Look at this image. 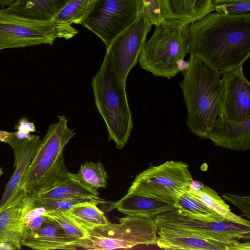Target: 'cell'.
Wrapping results in <instances>:
<instances>
[{"label":"cell","mask_w":250,"mask_h":250,"mask_svg":"<svg viewBox=\"0 0 250 250\" xmlns=\"http://www.w3.org/2000/svg\"><path fill=\"white\" fill-rule=\"evenodd\" d=\"M189 54L220 76L243 67L250 56V13H209L188 27Z\"/></svg>","instance_id":"6da1fadb"},{"label":"cell","mask_w":250,"mask_h":250,"mask_svg":"<svg viewBox=\"0 0 250 250\" xmlns=\"http://www.w3.org/2000/svg\"><path fill=\"white\" fill-rule=\"evenodd\" d=\"M188 61L179 83L187 110L186 123L192 133L208 139L221 113V76L195 56L190 55Z\"/></svg>","instance_id":"7a4b0ae2"},{"label":"cell","mask_w":250,"mask_h":250,"mask_svg":"<svg viewBox=\"0 0 250 250\" xmlns=\"http://www.w3.org/2000/svg\"><path fill=\"white\" fill-rule=\"evenodd\" d=\"M58 118V122L49 126L20 183V188L27 194L48 191L69 176L63 151L76 133L68 127L65 116Z\"/></svg>","instance_id":"3957f363"},{"label":"cell","mask_w":250,"mask_h":250,"mask_svg":"<svg viewBox=\"0 0 250 250\" xmlns=\"http://www.w3.org/2000/svg\"><path fill=\"white\" fill-rule=\"evenodd\" d=\"M91 83L95 105L106 125L108 140L121 149L126 145L132 129V116L126 83L119 79L106 55Z\"/></svg>","instance_id":"277c9868"},{"label":"cell","mask_w":250,"mask_h":250,"mask_svg":"<svg viewBox=\"0 0 250 250\" xmlns=\"http://www.w3.org/2000/svg\"><path fill=\"white\" fill-rule=\"evenodd\" d=\"M189 24L165 19L155 25L138 58L140 67L154 76L170 79L179 72V65L189 54Z\"/></svg>","instance_id":"5b68a950"},{"label":"cell","mask_w":250,"mask_h":250,"mask_svg":"<svg viewBox=\"0 0 250 250\" xmlns=\"http://www.w3.org/2000/svg\"><path fill=\"white\" fill-rule=\"evenodd\" d=\"M83 228L85 236L70 243L68 250L127 249L140 245H155L158 237L154 219L137 216L120 218L119 223L108 222L93 228Z\"/></svg>","instance_id":"8992f818"},{"label":"cell","mask_w":250,"mask_h":250,"mask_svg":"<svg viewBox=\"0 0 250 250\" xmlns=\"http://www.w3.org/2000/svg\"><path fill=\"white\" fill-rule=\"evenodd\" d=\"M160 236H190L219 241L250 240V226L227 220L211 221L176 208L154 218Z\"/></svg>","instance_id":"52a82bcc"},{"label":"cell","mask_w":250,"mask_h":250,"mask_svg":"<svg viewBox=\"0 0 250 250\" xmlns=\"http://www.w3.org/2000/svg\"><path fill=\"white\" fill-rule=\"evenodd\" d=\"M78 31L71 25L55 21L27 19L0 9V51L9 48L52 44L57 38L73 37Z\"/></svg>","instance_id":"ba28073f"},{"label":"cell","mask_w":250,"mask_h":250,"mask_svg":"<svg viewBox=\"0 0 250 250\" xmlns=\"http://www.w3.org/2000/svg\"><path fill=\"white\" fill-rule=\"evenodd\" d=\"M193 180L187 164L167 161L150 167L137 175L127 193L144 196L174 205Z\"/></svg>","instance_id":"9c48e42d"},{"label":"cell","mask_w":250,"mask_h":250,"mask_svg":"<svg viewBox=\"0 0 250 250\" xmlns=\"http://www.w3.org/2000/svg\"><path fill=\"white\" fill-rule=\"evenodd\" d=\"M138 16L136 0H95L80 24L96 34L106 47Z\"/></svg>","instance_id":"30bf717a"},{"label":"cell","mask_w":250,"mask_h":250,"mask_svg":"<svg viewBox=\"0 0 250 250\" xmlns=\"http://www.w3.org/2000/svg\"><path fill=\"white\" fill-rule=\"evenodd\" d=\"M152 25L142 15L118 35L106 47V55L119 79L126 83V78L138 58Z\"/></svg>","instance_id":"8fae6325"},{"label":"cell","mask_w":250,"mask_h":250,"mask_svg":"<svg viewBox=\"0 0 250 250\" xmlns=\"http://www.w3.org/2000/svg\"><path fill=\"white\" fill-rule=\"evenodd\" d=\"M221 113L227 119L241 122L250 119V83L243 67L222 75Z\"/></svg>","instance_id":"7c38bea8"},{"label":"cell","mask_w":250,"mask_h":250,"mask_svg":"<svg viewBox=\"0 0 250 250\" xmlns=\"http://www.w3.org/2000/svg\"><path fill=\"white\" fill-rule=\"evenodd\" d=\"M32 203L30 196L20 188L0 208V246L2 249H21L23 218Z\"/></svg>","instance_id":"4fadbf2b"},{"label":"cell","mask_w":250,"mask_h":250,"mask_svg":"<svg viewBox=\"0 0 250 250\" xmlns=\"http://www.w3.org/2000/svg\"><path fill=\"white\" fill-rule=\"evenodd\" d=\"M41 141L39 135L30 134L24 139H20L15 136L14 132V136L8 144L14 151V172L5 187L0 200V208L20 189L21 180Z\"/></svg>","instance_id":"5bb4252c"},{"label":"cell","mask_w":250,"mask_h":250,"mask_svg":"<svg viewBox=\"0 0 250 250\" xmlns=\"http://www.w3.org/2000/svg\"><path fill=\"white\" fill-rule=\"evenodd\" d=\"M208 139L214 146L231 150L250 149V119L238 122L227 119L223 115L217 118Z\"/></svg>","instance_id":"9a60e30c"},{"label":"cell","mask_w":250,"mask_h":250,"mask_svg":"<svg viewBox=\"0 0 250 250\" xmlns=\"http://www.w3.org/2000/svg\"><path fill=\"white\" fill-rule=\"evenodd\" d=\"M74 240L54 220L46 217L39 229L23 232L22 246L37 250H68Z\"/></svg>","instance_id":"2e32d148"},{"label":"cell","mask_w":250,"mask_h":250,"mask_svg":"<svg viewBox=\"0 0 250 250\" xmlns=\"http://www.w3.org/2000/svg\"><path fill=\"white\" fill-rule=\"evenodd\" d=\"M156 244L166 250H250V241L240 240L219 241L190 236H158Z\"/></svg>","instance_id":"e0dca14e"},{"label":"cell","mask_w":250,"mask_h":250,"mask_svg":"<svg viewBox=\"0 0 250 250\" xmlns=\"http://www.w3.org/2000/svg\"><path fill=\"white\" fill-rule=\"evenodd\" d=\"M110 208H116L126 216L152 219L162 213L176 209L174 205L131 193H126L120 200L112 203Z\"/></svg>","instance_id":"ac0fdd59"},{"label":"cell","mask_w":250,"mask_h":250,"mask_svg":"<svg viewBox=\"0 0 250 250\" xmlns=\"http://www.w3.org/2000/svg\"><path fill=\"white\" fill-rule=\"evenodd\" d=\"M71 0H15L6 8L11 14L31 20L51 21Z\"/></svg>","instance_id":"d6986e66"},{"label":"cell","mask_w":250,"mask_h":250,"mask_svg":"<svg viewBox=\"0 0 250 250\" xmlns=\"http://www.w3.org/2000/svg\"><path fill=\"white\" fill-rule=\"evenodd\" d=\"M165 19H173L189 24L214 11L211 0H163Z\"/></svg>","instance_id":"ffe728a7"},{"label":"cell","mask_w":250,"mask_h":250,"mask_svg":"<svg viewBox=\"0 0 250 250\" xmlns=\"http://www.w3.org/2000/svg\"><path fill=\"white\" fill-rule=\"evenodd\" d=\"M186 192L226 220L250 226L249 220L245 219L233 213L229 206L217 192L204 184L193 180Z\"/></svg>","instance_id":"44dd1931"},{"label":"cell","mask_w":250,"mask_h":250,"mask_svg":"<svg viewBox=\"0 0 250 250\" xmlns=\"http://www.w3.org/2000/svg\"><path fill=\"white\" fill-rule=\"evenodd\" d=\"M98 189L91 188L80 181L76 174L70 172L69 177L44 192L31 195L40 199H54L71 198H98Z\"/></svg>","instance_id":"7402d4cb"},{"label":"cell","mask_w":250,"mask_h":250,"mask_svg":"<svg viewBox=\"0 0 250 250\" xmlns=\"http://www.w3.org/2000/svg\"><path fill=\"white\" fill-rule=\"evenodd\" d=\"M95 202H85L77 204L70 208L69 213L82 226L93 228L106 225L108 221L104 213L97 207Z\"/></svg>","instance_id":"603a6c76"},{"label":"cell","mask_w":250,"mask_h":250,"mask_svg":"<svg viewBox=\"0 0 250 250\" xmlns=\"http://www.w3.org/2000/svg\"><path fill=\"white\" fill-rule=\"evenodd\" d=\"M95 0H71L53 21L60 24L71 25L80 24L91 10Z\"/></svg>","instance_id":"cb8c5ba5"},{"label":"cell","mask_w":250,"mask_h":250,"mask_svg":"<svg viewBox=\"0 0 250 250\" xmlns=\"http://www.w3.org/2000/svg\"><path fill=\"white\" fill-rule=\"evenodd\" d=\"M76 175L83 184L93 188H104L107 184V172L101 163L86 162L81 166Z\"/></svg>","instance_id":"d4e9b609"},{"label":"cell","mask_w":250,"mask_h":250,"mask_svg":"<svg viewBox=\"0 0 250 250\" xmlns=\"http://www.w3.org/2000/svg\"><path fill=\"white\" fill-rule=\"evenodd\" d=\"M29 195V194H28ZM33 204L37 207L44 208L46 211H68L75 205L85 202H95L98 204H105L107 202L100 198H71L54 199H40L29 195Z\"/></svg>","instance_id":"484cf974"},{"label":"cell","mask_w":250,"mask_h":250,"mask_svg":"<svg viewBox=\"0 0 250 250\" xmlns=\"http://www.w3.org/2000/svg\"><path fill=\"white\" fill-rule=\"evenodd\" d=\"M176 208L188 211L211 221L226 220L186 192L174 204Z\"/></svg>","instance_id":"4316f807"},{"label":"cell","mask_w":250,"mask_h":250,"mask_svg":"<svg viewBox=\"0 0 250 250\" xmlns=\"http://www.w3.org/2000/svg\"><path fill=\"white\" fill-rule=\"evenodd\" d=\"M44 216L56 221L67 235L74 241L83 238L85 236L84 228L78 223L68 211H46Z\"/></svg>","instance_id":"83f0119b"},{"label":"cell","mask_w":250,"mask_h":250,"mask_svg":"<svg viewBox=\"0 0 250 250\" xmlns=\"http://www.w3.org/2000/svg\"><path fill=\"white\" fill-rule=\"evenodd\" d=\"M139 15L143 16L152 25H156L165 19L163 0H136Z\"/></svg>","instance_id":"f1b7e54d"},{"label":"cell","mask_w":250,"mask_h":250,"mask_svg":"<svg viewBox=\"0 0 250 250\" xmlns=\"http://www.w3.org/2000/svg\"><path fill=\"white\" fill-rule=\"evenodd\" d=\"M46 210L33 205V201L30 208L25 213L23 218L24 232L33 231L40 228L45 216Z\"/></svg>","instance_id":"f546056e"},{"label":"cell","mask_w":250,"mask_h":250,"mask_svg":"<svg viewBox=\"0 0 250 250\" xmlns=\"http://www.w3.org/2000/svg\"><path fill=\"white\" fill-rule=\"evenodd\" d=\"M214 11L226 14L250 13V0H231L214 5Z\"/></svg>","instance_id":"4dcf8cb0"},{"label":"cell","mask_w":250,"mask_h":250,"mask_svg":"<svg viewBox=\"0 0 250 250\" xmlns=\"http://www.w3.org/2000/svg\"><path fill=\"white\" fill-rule=\"evenodd\" d=\"M223 197L237 207L242 211V215L250 219V196H239L231 193H224Z\"/></svg>","instance_id":"1f68e13d"},{"label":"cell","mask_w":250,"mask_h":250,"mask_svg":"<svg viewBox=\"0 0 250 250\" xmlns=\"http://www.w3.org/2000/svg\"><path fill=\"white\" fill-rule=\"evenodd\" d=\"M15 128L17 131L29 133L36 131V128L34 123L29 122L25 118H21L19 121L18 124L15 126Z\"/></svg>","instance_id":"d6a6232c"},{"label":"cell","mask_w":250,"mask_h":250,"mask_svg":"<svg viewBox=\"0 0 250 250\" xmlns=\"http://www.w3.org/2000/svg\"><path fill=\"white\" fill-rule=\"evenodd\" d=\"M14 136V132H10L0 130V142L9 144Z\"/></svg>","instance_id":"836d02e7"},{"label":"cell","mask_w":250,"mask_h":250,"mask_svg":"<svg viewBox=\"0 0 250 250\" xmlns=\"http://www.w3.org/2000/svg\"><path fill=\"white\" fill-rule=\"evenodd\" d=\"M15 0H0V6L2 8L8 6Z\"/></svg>","instance_id":"e575fe53"},{"label":"cell","mask_w":250,"mask_h":250,"mask_svg":"<svg viewBox=\"0 0 250 250\" xmlns=\"http://www.w3.org/2000/svg\"><path fill=\"white\" fill-rule=\"evenodd\" d=\"M231 0H211L213 5H215L220 3L228 1Z\"/></svg>","instance_id":"d590c367"},{"label":"cell","mask_w":250,"mask_h":250,"mask_svg":"<svg viewBox=\"0 0 250 250\" xmlns=\"http://www.w3.org/2000/svg\"><path fill=\"white\" fill-rule=\"evenodd\" d=\"M0 249H2L1 247L0 246Z\"/></svg>","instance_id":"8d00e7d4"}]
</instances>
